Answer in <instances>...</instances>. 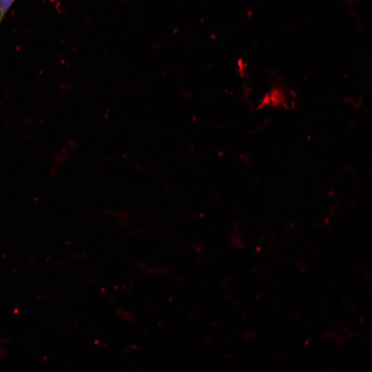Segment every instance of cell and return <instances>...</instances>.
<instances>
[{
	"instance_id": "6da1fadb",
	"label": "cell",
	"mask_w": 372,
	"mask_h": 372,
	"mask_svg": "<svg viewBox=\"0 0 372 372\" xmlns=\"http://www.w3.org/2000/svg\"><path fill=\"white\" fill-rule=\"evenodd\" d=\"M16 0H0V24L11 6Z\"/></svg>"
}]
</instances>
